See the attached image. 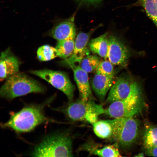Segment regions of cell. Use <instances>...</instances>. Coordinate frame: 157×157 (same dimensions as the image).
Instances as JSON below:
<instances>
[{
    "mask_svg": "<svg viewBox=\"0 0 157 157\" xmlns=\"http://www.w3.org/2000/svg\"><path fill=\"white\" fill-rule=\"evenodd\" d=\"M54 99L52 96L39 104H30L19 111L11 113L9 119L1 124L3 129H11L18 133L30 132L39 125L45 123L55 121L47 117L44 108Z\"/></svg>",
    "mask_w": 157,
    "mask_h": 157,
    "instance_id": "obj_1",
    "label": "cell"
},
{
    "mask_svg": "<svg viewBox=\"0 0 157 157\" xmlns=\"http://www.w3.org/2000/svg\"><path fill=\"white\" fill-rule=\"evenodd\" d=\"M0 95L9 100L32 93H42L46 88L38 81L26 74L18 72L6 79Z\"/></svg>",
    "mask_w": 157,
    "mask_h": 157,
    "instance_id": "obj_2",
    "label": "cell"
},
{
    "mask_svg": "<svg viewBox=\"0 0 157 157\" xmlns=\"http://www.w3.org/2000/svg\"><path fill=\"white\" fill-rule=\"evenodd\" d=\"M72 140L67 134L58 133L45 137L35 147L33 157H72Z\"/></svg>",
    "mask_w": 157,
    "mask_h": 157,
    "instance_id": "obj_3",
    "label": "cell"
},
{
    "mask_svg": "<svg viewBox=\"0 0 157 157\" xmlns=\"http://www.w3.org/2000/svg\"><path fill=\"white\" fill-rule=\"evenodd\" d=\"M113 127L112 138L123 147L132 144L138 136L139 122L133 117L111 120Z\"/></svg>",
    "mask_w": 157,
    "mask_h": 157,
    "instance_id": "obj_4",
    "label": "cell"
},
{
    "mask_svg": "<svg viewBox=\"0 0 157 157\" xmlns=\"http://www.w3.org/2000/svg\"><path fill=\"white\" fill-rule=\"evenodd\" d=\"M141 90L126 99L113 102L104 109V114L114 119L133 117L140 113L142 109Z\"/></svg>",
    "mask_w": 157,
    "mask_h": 157,
    "instance_id": "obj_5",
    "label": "cell"
},
{
    "mask_svg": "<svg viewBox=\"0 0 157 157\" xmlns=\"http://www.w3.org/2000/svg\"><path fill=\"white\" fill-rule=\"evenodd\" d=\"M30 73L45 80L61 91L69 100L73 98L75 86L65 72L44 69L31 70Z\"/></svg>",
    "mask_w": 157,
    "mask_h": 157,
    "instance_id": "obj_6",
    "label": "cell"
},
{
    "mask_svg": "<svg viewBox=\"0 0 157 157\" xmlns=\"http://www.w3.org/2000/svg\"><path fill=\"white\" fill-rule=\"evenodd\" d=\"M104 109L101 105L96 103L92 99L87 100L81 99L71 102L63 108H53L62 112L69 119L73 121L85 120L86 115L92 112L104 114Z\"/></svg>",
    "mask_w": 157,
    "mask_h": 157,
    "instance_id": "obj_7",
    "label": "cell"
},
{
    "mask_svg": "<svg viewBox=\"0 0 157 157\" xmlns=\"http://www.w3.org/2000/svg\"><path fill=\"white\" fill-rule=\"evenodd\" d=\"M141 91L138 83L130 77L122 76L117 78L110 88L106 99L107 103L125 99Z\"/></svg>",
    "mask_w": 157,
    "mask_h": 157,
    "instance_id": "obj_8",
    "label": "cell"
},
{
    "mask_svg": "<svg viewBox=\"0 0 157 157\" xmlns=\"http://www.w3.org/2000/svg\"><path fill=\"white\" fill-rule=\"evenodd\" d=\"M130 56L129 48L120 39L113 35L108 37L107 60L113 65L125 67Z\"/></svg>",
    "mask_w": 157,
    "mask_h": 157,
    "instance_id": "obj_9",
    "label": "cell"
},
{
    "mask_svg": "<svg viewBox=\"0 0 157 157\" xmlns=\"http://www.w3.org/2000/svg\"><path fill=\"white\" fill-rule=\"evenodd\" d=\"M94 29L87 33L81 32L77 35L75 40V45L72 55L64 60L65 64L72 66L80 65L82 59L89 55V50L87 47L88 40L92 33L95 30Z\"/></svg>",
    "mask_w": 157,
    "mask_h": 157,
    "instance_id": "obj_10",
    "label": "cell"
},
{
    "mask_svg": "<svg viewBox=\"0 0 157 157\" xmlns=\"http://www.w3.org/2000/svg\"><path fill=\"white\" fill-rule=\"evenodd\" d=\"M21 64L20 60L13 53L10 48L1 52L0 58L1 81L18 72Z\"/></svg>",
    "mask_w": 157,
    "mask_h": 157,
    "instance_id": "obj_11",
    "label": "cell"
},
{
    "mask_svg": "<svg viewBox=\"0 0 157 157\" xmlns=\"http://www.w3.org/2000/svg\"><path fill=\"white\" fill-rule=\"evenodd\" d=\"M70 67L73 70L74 80L81 99L85 100L92 99V92L88 73L81 68L80 65H74Z\"/></svg>",
    "mask_w": 157,
    "mask_h": 157,
    "instance_id": "obj_12",
    "label": "cell"
},
{
    "mask_svg": "<svg viewBox=\"0 0 157 157\" xmlns=\"http://www.w3.org/2000/svg\"><path fill=\"white\" fill-rule=\"evenodd\" d=\"M114 74L106 75L96 73L92 80V90L99 100L103 101L113 84Z\"/></svg>",
    "mask_w": 157,
    "mask_h": 157,
    "instance_id": "obj_13",
    "label": "cell"
},
{
    "mask_svg": "<svg viewBox=\"0 0 157 157\" xmlns=\"http://www.w3.org/2000/svg\"><path fill=\"white\" fill-rule=\"evenodd\" d=\"M75 14L69 19L57 25L51 31V35L58 41L75 38L76 29L74 24Z\"/></svg>",
    "mask_w": 157,
    "mask_h": 157,
    "instance_id": "obj_14",
    "label": "cell"
},
{
    "mask_svg": "<svg viewBox=\"0 0 157 157\" xmlns=\"http://www.w3.org/2000/svg\"><path fill=\"white\" fill-rule=\"evenodd\" d=\"M108 37L107 33H104L92 39L88 44L89 49L91 52L104 60L107 59Z\"/></svg>",
    "mask_w": 157,
    "mask_h": 157,
    "instance_id": "obj_15",
    "label": "cell"
},
{
    "mask_svg": "<svg viewBox=\"0 0 157 157\" xmlns=\"http://www.w3.org/2000/svg\"><path fill=\"white\" fill-rule=\"evenodd\" d=\"M92 125L94 132L99 138L106 139L112 137L113 127L111 120H98Z\"/></svg>",
    "mask_w": 157,
    "mask_h": 157,
    "instance_id": "obj_16",
    "label": "cell"
},
{
    "mask_svg": "<svg viewBox=\"0 0 157 157\" xmlns=\"http://www.w3.org/2000/svg\"><path fill=\"white\" fill-rule=\"evenodd\" d=\"M74 38L58 41L55 47L58 52V57L64 60L72 55L74 47Z\"/></svg>",
    "mask_w": 157,
    "mask_h": 157,
    "instance_id": "obj_17",
    "label": "cell"
},
{
    "mask_svg": "<svg viewBox=\"0 0 157 157\" xmlns=\"http://www.w3.org/2000/svg\"><path fill=\"white\" fill-rule=\"evenodd\" d=\"M136 4L143 8L157 28V0H138Z\"/></svg>",
    "mask_w": 157,
    "mask_h": 157,
    "instance_id": "obj_18",
    "label": "cell"
},
{
    "mask_svg": "<svg viewBox=\"0 0 157 157\" xmlns=\"http://www.w3.org/2000/svg\"><path fill=\"white\" fill-rule=\"evenodd\" d=\"M37 57L41 61H47L58 57L56 47L49 45H44L39 47L37 51Z\"/></svg>",
    "mask_w": 157,
    "mask_h": 157,
    "instance_id": "obj_19",
    "label": "cell"
},
{
    "mask_svg": "<svg viewBox=\"0 0 157 157\" xmlns=\"http://www.w3.org/2000/svg\"><path fill=\"white\" fill-rule=\"evenodd\" d=\"M100 57L96 55H87L82 59L80 66L87 73L92 72L96 70L101 61Z\"/></svg>",
    "mask_w": 157,
    "mask_h": 157,
    "instance_id": "obj_20",
    "label": "cell"
},
{
    "mask_svg": "<svg viewBox=\"0 0 157 157\" xmlns=\"http://www.w3.org/2000/svg\"><path fill=\"white\" fill-rule=\"evenodd\" d=\"M143 141L145 149L157 145V127L150 126L146 128L143 138Z\"/></svg>",
    "mask_w": 157,
    "mask_h": 157,
    "instance_id": "obj_21",
    "label": "cell"
},
{
    "mask_svg": "<svg viewBox=\"0 0 157 157\" xmlns=\"http://www.w3.org/2000/svg\"><path fill=\"white\" fill-rule=\"evenodd\" d=\"M93 154L101 157H121L118 148L116 144L106 146L102 148L92 150Z\"/></svg>",
    "mask_w": 157,
    "mask_h": 157,
    "instance_id": "obj_22",
    "label": "cell"
},
{
    "mask_svg": "<svg viewBox=\"0 0 157 157\" xmlns=\"http://www.w3.org/2000/svg\"><path fill=\"white\" fill-rule=\"evenodd\" d=\"M113 65L107 60H101L95 70L96 73L106 75L114 74Z\"/></svg>",
    "mask_w": 157,
    "mask_h": 157,
    "instance_id": "obj_23",
    "label": "cell"
},
{
    "mask_svg": "<svg viewBox=\"0 0 157 157\" xmlns=\"http://www.w3.org/2000/svg\"><path fill=\"white\" fill-rule=\"evenodd\" d=\"M147 154L149 156L157 157V145L146 149Z\"/></svg>",
    "mask_w": 157,
    "mask_h": 157,
    "instance_id": "obj_24",
    "label": "cell"
},
{
    "mask_svg": "<svg viewBox=\"0 0 157 157\" xmlns=\"http://www.w3.org/2000/svg\"><path fill=\"white\" fill-rule=\"evenodd\" d=\"M77 2L81 3L88 4H95L100 3L102 0H76Z\"/></svg>",
    "mask_w": 157,
    "mask_h": 157,
    "instance_id": "obj_25",
    "label": "cell"
},
{
    "mask_svg": "<svg viewBox=\"0 0 157 157\" xmlns=\"http://www.w3.org/2000/svg\"><path fill=\"white\" fill-rule=\"evenodd\" d=\"M136 157H144V154L143 153H140L137 154L135 156Z\"/></svg>",
    "mask_w": 157,
    "mask_h": 157,
    "instance_id": "obj_26",
    "label": "cell"
}]
</instances>
